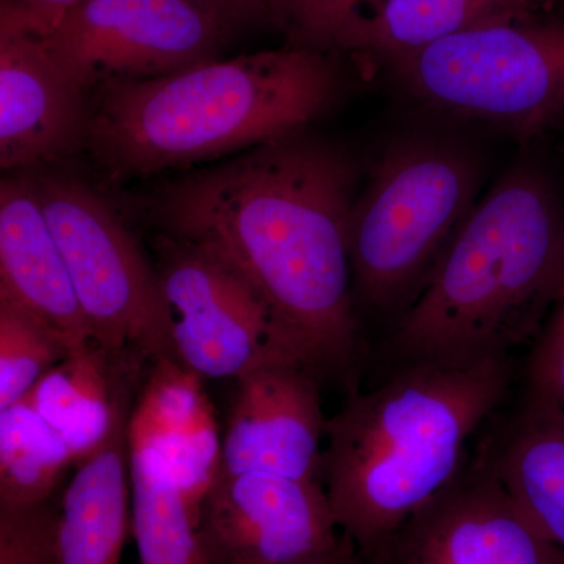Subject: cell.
Wrapping results in <instances>:
<instances>
[{
  "label": "cell",
  "mask_w": 564,
  "mask_h": 564,
  "mask_svg": "<svg viewBox=\"0 0 564 564\" xmlns=\"http://www.w3.org/2000/svg\"><path fill=\"white\" fill-rule=\"evenodd\" d=\"M521 384L564 410V288L543 329L530 345Z\"/></svg>",
  "instance_id": "d4e9b609"
},
{
  "label": "cell",
  "mask_w": 564,
  "mask_h": 564,
  "mask_svg": "<svg viewBox=\"0 0 564 564\" xmlns=\"http://www.w3.org/2000/svg\"><path fill=\"white\" fill-rule=\"evenodd\" d=\"M131 441V533L140 564H212L198 516L192 510L165 455L139 430Z\"/></svg>",
  "instance_id": "ffe728a7"
},
{
  "label": "cell",
  "mask_w": 564,
  "mask_h": 564,
  "mask_svg": "<svg viewBox=\"0 0 564 564\" xmlns=\"http://www.w3.org/2000/svg\"><path fill=\"white\" fill-rule=\"evenodd\" d=\"M558 0H381L345 29L336 54L380 65L458 33L552 13Z\"/></svg>",
  "instance_id": "d6986e66"
},
{
  "label": "cell",
  "mask_w": 564,
  "mask_h": 564,
  "mask_svg": "<svg viewBox=\"0 0 564 564\" xmlns=\"http://www.w3.org/2000/svg\"><path fill=\"white\" fill-rule=\"evenodd\" d=\"M383 66L425 109L522 144L564 132V13L492 22Z\"/></svg>",
  "instance_id": "8992f818"
},
{
  "label": "cell",
  "mask_w": 564,
  "mask_h": 564,
  "mask_svg": "<svg viewBox=\"0 0 564 564\" xmlns=\"http://www.w3.org/2000/svg\"><path fill=\"white\" fill-rule=\"evenodd\" d=\"M131 417L126 415L110 440L77 464L63 491L55 521V564L121 563L131 532Z\"/></svg>",
  "instance_id": "ac0fdd59"
},
{
  "label": "cell",
  "mask_w": 564,
  "mask_h": 564,
  "mask_svg": "<svg viewBox=\"0 0 564 564\" xmlns=\"http://www.w3.org/2000/svg\"><path fill=\"white\" fill-rule=\"evenodd\" d=\"M90 95L70 79L43 32L0 9V169L28 172L87 150Z\"/></svg>",
  "instance_id": "7c38bea8"
},
{
  "label": "cell",
  "mask_w": 564,
  "mask_h": 564,
  "mask_svg": "<svg viewBox=\"0 0 564 564\" xmlns=\"http://www.w3.org/2000/svg\"><path fill=\"white\" fill-rule=\"evenodd\" d=\"M82 2L84 0H0V9L11 11L32 28L47 33Z\"/></svg>",
  "instance_id": "484cf974"
},
{
  "label": "cell",
  "mask_w": 564,
  "mask_h": 564,
  "mask_svg": "<svg viewBox=\"0 0 564 564\" xmlns=\"http://www.w3.org/2000/svg\"><path fill=\"white\" fill-rule=\"evenodd\" d=\"M155 256L184 369L202 380L236 381L272 364H299L265 304L231 267L165 234L155 237Z\"/></svg>",
  "instance_id": "9c48e42d"
},
{
  "label": "cell",
  "mask_w": 564,
  "mask_h": 564,
  "mask_svg": "<svg viewBox=\"0 0 564 564\" xmlns=\"http://www.w3.org/2000/svg\"><path fill=\"white\" fill-rule=\"evenodd\" d=\"M361 177L351 151L306 131L166 182L148 212L159 234L251 285L300 366L352 392L362 325L348 229Z\"/></svg>",
  "instance_id": "6da1fadb"
},
{
  "label": "cell",
  "mask_w": 564,
  "mask_h": 564,
  "mask_svg": "<svg viewBox=\"0 0 564 564\" xmlns=\"http://www.w3.org/2000/svg\"><path fill=\"white\" fill-rule=\"evenodd\" d=\"M322 381L293 362L243 375L226 415L218 475L274 474L322 481Z\"/></svg>",
  "instance_id": "4fadbf2b"
},
{
  "label": "cell",
  "mask_w": 564,
  "mask_h": 564,
  "mask_svg": "<svg viewBox=\"0 0 564 564\" xmlns=\"http://www.w3.org/2000/svg\"><path fill=\"white\" fill-rule=\"evenodd\" d=\"M220 18L234 32L267 21V0H191Z\"/></svg>",
  "instance_id": "4316f807"
},
{
  "label": "cell",
  "mask_w": 564,
  "mask_h": 564,
  "mask_svg": "<svg viewBox=\"0 0 564 564\" xmlns=\"http://www.w3.org/2000/svg\"><path fill=\"white\" fill-rule=\"evenodd\" d=\"M519 381L513 356H499L402 367L348 393L326 421L322 480L340 532L364 558L458 477Z\"/></svg>",
  "instance_id": "277c9868"
},
{
  "label": "cell",
  "mask_w": 564,
  "mask_h": 564,
  "mask_svg": "<svg viewBox=\"0 0 564 564\" xmlns=\"http://www.w3.org/2000/svg\"><path fill=\"white\" fill-rule=\"evenodd\" d=\"M32 176L96 343L140 356L151 367L180 364L158 269L106 196L66 174Z\"/></svg>",
  "instance_id": "52a82bcc"
},
{
  "label": "cell",
  "mask_w": 564,
  "mask_h": 564,
  "mask_svg": "<svg viewBox=\"0 0 564 564\" xmlns=\"http://www.w3.org/2000/svg\"><path fill=\"white\" fill-rule=\"evenodd\" d=\"M69 351L57 334L0 300V410L28 399L41 378Z\"/></svg>",
  "instance_id": "7402d4cb"
},
{
  "label": "cell",
  "mask_w": 564,
  "mask_h": 564,
  "mask_svg": "<svg viewBox=\"0 0 564 564\" xmlns=\"http://www.w3.org/2000/svg\"><path fill=\"white\" fill-rule=\"evenodd\" d=\"M563 288V188L544 162L521 155L475 204L377 355L388 373L513 356L534 343Z\"/></svg>",
  "instance_id": "7a4b0ae2"
},
{
  "label": "cell",
  "mask_w": 564,
  "mask_h": 564,
  "mask_svg": "<svg viewBox=\"0 0 564 564\" xmlns=\"http://www.w3.org/2000/svg\"><path fill=\"white\" fill-rule=\"evenodd\" d=\"M288 564H366V562L350 538L343 533L333 547Z\"/></svg>",
  "instance_id": "83f0119b"
},
{
  "label": "cell",
  "mask_w": 564,
  "mask_h": 564,
  "mask_svg": "<svg viewBox=\"0 0 564 564\" xmlns=\"http://www.w3.org/2000/svg\"><path fill=\"white\" fill-rule=\"evenodd\" d=\"M57 505L0 508V564H55Z\"/></svg>",
  "instance_id": "cb8c5ba5"
},
{
  "label": "cell",
  "mask_w": 564,
  "mask_h": 564,
  "mask_svg": "<svg viewBox=\"0 0 564 564\" xmlns=\"http://www.w3.org/2000/svg\"><path fill=\"white\" fill-rule=\"evenodd\" d=\"M347 90L332 52L285 46L217 58L93 93L87 150L115 184L185 172L310 131Z\"/></svg>",
  "instance_id": "3957f363"
},
{
  "label": "cell",
  "mask_w": 564,
  "mask_h": 564,
  "mask_svg": "<svg viewBox=\"0 0 564 564\" xmlns=\"http://www.w3.org/2000/svg\"><path fill=\"white\" fill-rule=\"evenodd\" d=\"M0 300L57 334L70 350L95 339L28 172L0 181Z\"/></svg>",
  "instance_id": "5bb4252c"
},
{
  "label": "cell",
  "mask_w": 564,
  "mask_h": 564,
  "mask_svg": "<svg viewBox=\"0 0 564 564\" xmlns=\"http://www.w3.org/2000/svg\"><path fill=\"white\" fill-rule=\"evenodd\" d=\"M198 527L212 564H288L343 536L322 481L261 473L218 475Z\"/></svg>",
  "instance_id": "8fae6325"
},
{
  "label": "cell",
  "mask_w": 564,
  "mask_h": 564,
  "mask_svg": "<svg viewBox=\"0 0 564 564\" xmlns=\"http://www.w3.org/2000/svg\"><path fill=\"white\" fill-rule=\"evenodd\" d=\"M161 448L196 516L220 474V426L203 380L176 362L155 364L148 372L131 417Z\"/></svg>",
  "instance_id": "e0dca14e"
},
{
  "label": "cell",
  "mask_w": 564,
  "mask_h": 564,
  "mask_svg": "<svg viewBox=\"0 0 564 564\" xmlns=\"http://www.w3.org/2000/svg\"><path fill=\"white\" fill-rule=\"evenodd\" d=\"M473 456L564 555V410L519 381L475 437Z\"/></svg>",
  "instance_id": "9a60e30c"
},
{
  "label": "cell",
  "mask_w": 564,
  "mask_h": 564,
  "mask_svg": "<svg viewBox=\"0 0 564 564\" xmlns=\"http://www.w3.org/2000/svg\"><path fill=\"white\" fill-rule=\"evenodd\" d=\"M484 180L485 162L466 141L408 133L386 143L348 229L358 313L389 328L410 307L473 212Z\"/></svg>",
  "instance_id": "5b68a950"
},
{
  "label": "cell",
  "mask_w": 564,
  "mask_h": 564,
  "mask_svg": "<svg viewBox=\"0 0 564 564\" xmlns=\"http://www.w3.org/2000/svg\"><path fill=\"white\" fill-rule=\"evenodd\" d=\"M364 562L564 564V555L470 452L458 477Z\"/></svg>",
  "instance_id": "30bf717a"
},
{
  "label": "cell",
  "mask_w": 564,
  "mask_h": 564,
  "mask_svg": "<svg viewBox=\"0 0 564 564\" xmlns=\"http://www.w3.org/2000/svg\"><path fill=\"white\" fill-rule=\"evenodd\" d=\"M231 28L191 0H84L43 33L54 61L88 95L217 61Z\"/></svg>",
  "instance_id": "ba28073f"
},
{
  "label": "cell",
  "mask_w": 564,
  "mask_h": 564,
  "mask_svg": "<svg viewBox=\"0 0 564 564\" xmlns=\"http://www.w3.org/2000/svg\"><path fill=\"white\" fill-rule=\"evenodd\" d=\"M73 466L69 445L28 400L0 410V508L50 502Z\"/></svg>",
  "instance_id": "44dd1931"
},
{
  "label": "cell",
  "mask_w": 564,
  "mask_h": 564,
  "mask_svg": "<svg viewBox=\"0 0 564 564\" xmlns=\"http://www.w3.org/2000/svg\"><path fill=\"white\" fill-rule=\"evenodd\" d=\"M381 0H267V20L289 47L336 54L337 40Z\"/></svg>",
  "instance_id": "603a6c76"
},
{
  "label": "cell",
  "mask_w": 564,
  "mask_h": 564,
  "mask_svg": "<svg viewBox=\"0 0 564 564\" xmlns=\"http://www.w3.org/2000/svg\"><path fill=\"white\" fill-rule=\"evenodd\" d=\"M150 369L140 356L106 350L93 339L52 367L25 400L61 433L77 466L132 414Z\"/></svg>",
  "instance_id": "2e32d148"
}]
</instances>
